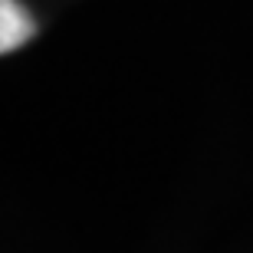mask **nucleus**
Segmentation results:
<instances>
[{
	"instance_id": "nucleus-1",
	"label": "nucleus",
	"mask_w": 253,
	"mask_h": 253,
	"mask_svg": "<svg viewBox=\"0 0 253 253\" xmlns=\"http://www.w3.org/2000/svg\"><path fill=\"white\" fill-rule=\"evenodd\" d=\"M37 37V20L20 0H0V56L13 53Z\"/></svg>"
}]
</instances>
